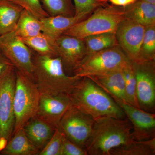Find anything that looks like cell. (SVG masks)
I'll return each mask as SVG.
<instances>
[{"label":"cell","mask_w":155,"mask_h":155,"mask_svg":"<svg viewBox=\"0 0 155 155\" xmlns=\"http://www.w3.org/2000/svg\"><path fill=\"white\" fill-rule=\"evenodd\" d=\"M69 95L72 106L94 119L105 116L126 118L112 97L88 78H81Z\"/></svg>","instance_id":"6da1fadb"},{"label":"cell","mask_w":155,"mask_h":155,"mask_svg":"<svg viewBox=\"0 0 155 155\" xmlns=\"http://www.w3.org/2000/svg\"><path fill=\"white\" fill-rule=\"evenodd\" d=\"M132 126L127 118L105 116L95 119L85 148L88 155H110L111 150L131 143Z\"/></svg>","instance_id":"7a4b0ae2"},{"label":"cell","mask_w":155,"mask_h":155,"mask_svg":"<svg viewBox=\"0 0 155 155\" xmlns=\"http://www.w3.org/2000/svg\"><path fill=\"white\" fill-rule=\"evenodd\" d=\"M33 60L34 78L41 94L69 95L81 78L67 75L60 57L37 54Z\"/></svg>","instance_id":"3957f363"},{"label":"cell","mask_w":155,"mask_h":155,"mask_svg":"<svg viewBox=\"0 0 155 155\" xmlns=\"http://www.w3.org/2000/svg\"><path fill=\"white\" fill-rule=\"evenodd\" d=\"M125 18L124 8L110 5L98 7L87 18L77 22L63 35L83 39L104 33L116 34L120 22Z\"/></svg>","instance_id":"277c9868"},{"label":"cell","mask_w":155,"mask_h":155,"mask_svg":"<svg viewBox=\"0 0 155 155\" xmlns=\"http://www.w3.org/2000/svg\"><path fill=\"white\" fill-rule=\"evenodd\" d=\"M41 94L34 81L16 70L14 97V125L12 136L35 117Z\"/></svg>","instance_id":"5b68a950"},{"label":"cell","mask_w":155,"mask_h":155,"mask_svg":"<svg viewBox=\"0 0 155 155\" xmlns=\"http://www.w3.org/2000/svg\"><path fill=\"white\" fill-rule=\"evenodd\" d=\"M130 61L119 45L89 54L73 71L80 78L98 76L122 68Z\"/></svg>","instance_id":"8992f818"},{"label":"cell","mask_w":155,"mask_h":155,"mask_svg":"<svg viewBox=\"0 0 155 155\" xmlns=\"http://www.w3.org/2000/svg\"><path fill=\"white\" fill-rule=\"evenodd\" d=\"M16 81V69L12 65L0 78V151L5 147L14 130Z\"/></svg>","instance_id":"52a82bcc"},{"label":"cell","mask_w":155,"mask_h":155,"mask_svg":"<svg viewBox=\"0 0 155 155\" xmlns=\"http://www.w3.org/2000/svg\"><path fill=\"white\" fill-rule=\"evenodd\" d=\"M30 49L14 31L0 35V52L16 70L34 81V65Z\"/></svg>","instance_id":"ba28073f"},{"label":"cell","mask_w":155,"mask_h":155,"mask_svg":"<svg viewBox=\"0 0 155 155\" xmlns=\"http://www.w3.org/2000/svg\"><path fill=\"white\" fill-rule=\"evenodd\" d=\"M95 119L72 106L64 114L58 128L72 142L85 149L91 136Z\"/></svg>","instance_id":"9c48e42d"},{"label":"cell","mask_w":155,"mask_h":155,"mask_svg":"<svg viewBox=\"0 0 155 155\" xmlns=\"http://www.w3.org/2000/svg\"><path fill=\"white\" fill-rule=\"evenodd\" d=\"M137 94L141 110L153 113L155 106V61L133 63Z\"/></svg>","instance_id":"30bf717a"},{"label":"cell","mask_w":155,"mask_h":155,"mask_svg":"<svg viewBox=\"0 0 155 155\" xmlns=\"http://www.w3.org/2000/svg\"><path fill=\"white\" fill-rule=\"evenodd\" d=\"M110 95L125 113L132 126V137L136 141H143L155 137V115Z\"/></svg>","instance_id":"8fae6325"},{"label":"cell","mask_w":155,"mask_h":155,"mask_svg":"<svg viewBox=\"0 0 155 155\" xmlns=\"http://www.w3.org/2000/svg\"><path fill=\"white\" fill-rule=\"evenodd\" d=\"M145 27L130 19L125 18L119 23L116 32L119 45L133 63L142 62L140 49Z\"/></svg>","instance_id":"7c38bea8"},{"label":"cell","mask_w":155,"mask_h":155,"mask_svg":"<svg viewBox=\"0 0 155 155\" xmlns=\"http://www.w3.org/2000/svg\"><path fill=\"white\" fill-rule=\"evenodd\" d=\"M72 106L69 95L41 94L35 117L57 128L64 114Z\"/></svg>","instance_id":"4fadbf2b"},{"label":"cell","mask_w":155,"mask_h":155,"mask_svg":"<svg viewBox=\"0 0 155 155\" xmlns=\"http://www.w3.org/2000/svg\"><path fill=\"white\" fill-rule=\"evenodd\" d=\"M58 57L64 69L73 72L87 55L84 41L75 37L62 35L56 40Z\"/></svg>","instance_id":"5bb4252c"},{"label":"cell","mask_w":155,"mask_h":155,"mask_svg":"<svg viewBox=\"0 0 155 155\" xmlns=\"http://www.w3.org/2000/svg\"><path fill=\"white\" fill-rule=\"evenodd\" d=\"M122 67L104 75L87 77L94 81L108 94L113 95L127 103Z\"/></svg>","instance_id":"9a60e30c"},{"label":"cell","mask_w":155,"mask_h":155,"mask_svg":"<svg viewBox=\"0 0 155 155\" xmlns=\"http://www.w3.org/2000/svg\"><path fill=\"white\" fill-rule=\"evenodd\" d=\"M90 15L73 17L49 16L40 19L42 32L56 40L58 38L77 22L87 18Z\"/></svg>","instance_id":"2e32d148"},{"label":"cell","mask_w":155,"mask_h":155,"mask_svg":"<svg viewBox=\"0 0 155 155\" xmlns=\"http://www.w3.org/2000/svg\"><path fill=\"white\" fill-rule=\"evenodd\" d=\"M23 128L28 139L40 150L50 141L57 128L36 117L29 120Z\"/></svg>","instance_id":"e0dca14e"},{"label":"cell","mask_w":155,"mask_h":155,"mask_svg":"<svg viewBox=\"0 0 155 155\" xmlns=\"http://www.w3.org/2000/svg\"><path fill=\"white\" fill-rule=\"evenodd\" d=\"M124 8L125 18L145 27L155 24V5L142 0H137L132 5Z\"/></svg>","instance_id":"ac0fdd59"},{"label":"cell","mask_w":155,"mask_h":155,"mask_svg":"<svg viewBox=\"0 0 155 155\" xmlns=\"http://www.w3.org/2000/svg\"><path fill=\"white\" fill-rule=\"evenodd\" d=\"M8 142L5 147L0 152L5 155H37L39 150L28 139L23 128L18 130Z\"/></svg>","instance_id":"d6986e66"},{"label":"cell","mask_w":155,"mask_h":155,"mask_svg":"<svg viewBox=\"0 0 155 155\" xmlns=\"http://www.w3.org/2000/svg\"><path fill=\"white\" fill-rule=\"evenodd\" d=\"M23 10L10 0H0V35L14 31Z\"/></svg>","instance_id":"ffe728a7"},{"label":"cell","mask_w":155,"mask_h":155,"mask_svg":"<svg viewBox=\"0 0 155 155\" xmlns=\"http://www.w3.org/2000/svg\"><path fill=\"white\" fill-rule=\"evenodd\" d=\"M21 38L28 47L38 54L58 57L56 40L42 32L35 36Z\"/></svg>","instance_id":"44dd1931"},{"label":"cell","mask_w":155,"mask_h":155,"mask_svg":"<svg viewBox=\"0 0 155 155\" xmlns=\"http://www.w3.org/2000/svg\"><path fill=\"white\" fill-rule=\"evenodd\" d=\"M14 31L20 38L35 36L42 32L40 19L23 9Z\"/></svg>","instance_id":"7402d4cb"},{"label":"cell","mask_w":155,"mask_h":155,"mask_svg":"<svg viewBox=\"0 0 155 155\" xmlns=\"http://www.w3.org/2000/svg\"><path fill=\"white\" fill-rule=\"evenodd\" d=\"M155 137L143 140H134L130 144L111 150L110 155H155Z\"/></svg>","instance_id":"603a6c76"},{"label":"cell","mask_w":155,"mask_h":155,"mask_svg":"<svg viewBox=\"0 0 155 155\" xmlns=\"http://www.w3.org/2000/svg\"><path fill=\"white\" fill-rule=\"evenodd\" d=\"M87 54L119 45L116 34L104 33L93 35L83 39Z\"/></svg>","instance_id":"cb8c5ba5"},{"label":"cell","mask_w":155,"mask_h":155,"mask_svg":"<svg viewBox=\"0 0 155 155\" xmlns=\"http://www.w3.org/2000/svg\"><path fill=\"white\" fill-rule=\"evenodd\" d=\"M122 71L125 81L127 103L140 109L137 98L136 79L132 62L130 61L127 62L122 67Z\"/></svg>","instance_id":"d4e9b609"},{"label":"cell","mask_w":155,"mask_h":155,"mask_svg":"<svg viewBox=\"0 0 155 155\" xmlns=\"http://www.w3.org/2000/svg\"><path fill=\"white\" fill-rule=\"evenodd\" d=\"M72 0H41L42 6L51 16L73 17L75 15V6Z\"/></svg>","instance_id":"484cf974"},{"label":"cell","mask_w":155,"mask_h":155,"mask_svg":"<svg viewBox=\"0 0 155 155\" xmlns=\"http://www.w3.org/2000/svg\"><path fill=\"white\" fill-rule=\"evenodd\" d=\"M140 58L141 61H155V24L145 27Z\"/></svg>","instance_id":"4316f807"},{"label":"cell","mask_w":155,"mask_h":155,"mask_svg":"<svg viewBox=\"0 0 155 155\" xmlns=\"http://www.w3.org/2000/svg\"><path fill=\"white\" fill-rule=\"evenodd\" d=\"M65 136L57 127L50 141L38 155H61L62 143Z\"/></svg>","instance_id":"83f0119b"},{"label":"cell","mask_w":155,"mask_h":155,"mask_svg":"<svg viewBox=\"0 0 155 155\" xmlns=\"http://www.w3.org/2000/svg\"><path fill=\"white\" fill-rule=\"evenodd\" d=\"M39 19L50 15L43 7L41 0H10Z\"/></svg>","instance_id":"f1b7e54d"},{"label":"cell","mask_w":155,"mask_h":155,"mask_svg":"<svg viewBox=\"0 0 155 155\" xmlns=\"http://www.w3.org/2000/svg\"><path fill=\"white\" fill-rule=\"evenodd\" d=\"M75 9V16L90 15L97 8L107 5L106 0H73Z\"/></svg>","instance_id":"f546056e"},{"label":"cell","mask_w":155,"mask_h":155,"mask_svg":"<svg viewBox=\"0 0 155 155\" xmlns=\"http://www.w3.org/2000/svg\"><path fill=\"white\" fill-rule=\"evenodd\" d=\"M61 155H88L85 149L72 142L64 137L62 143Z\"/></svg>","instance_id":"4dcf8cb0"},{"label":"cell","mask_w":155,"mask_h":155,"mask_svg":"<svg viewBox=\"0 0 155 155\" xmlns=\"http://www.w3.org/2000/svg\"><path fill=\"white\" fill-rule=\"evenodd\" d=\"M12 65L10 61L0 52V78L2 76L8 68Z\"/></svg>","instance_id":"1f68e13d"},{"label":"cell","mask_w":155,"mask_h":155,"mask_svg":"<svg viewBox=\"0 0 155 155\" xmlns=\"http://www.w3.org/2000/svg\"><path fill=\"white\" fill-rule=\"evenodd\" d=\"M107 2H110L113 5L125 8L127 6L132 5L137 0H106Z\"/></svg>","instance_id":"d6a6232c"},{"label":"cell","mask_w":155,"mask_h":155,"mask_svg":"<svg viewBox=\"0 0 155 155\" xmlns=\"http://www.w3.org/2000/svg\"><path fill=\"white\" fill-rule=\"evenodd\" d=\"M142 1L155 5V0H142Z\"/></svg>","instance_id":"836d02e7"}]
</instances>
